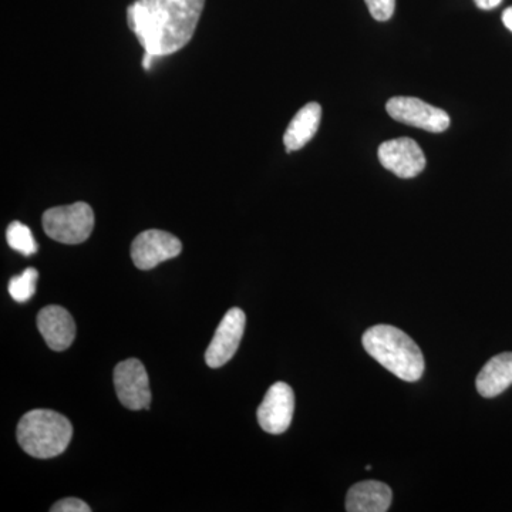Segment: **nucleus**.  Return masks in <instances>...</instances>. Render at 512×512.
<instances>
[{
    "instance_id": "obj_18",
    "label": "nucleus",
    "mask_w": 512,
    "mask_h": 512,
    "mask_svg": "<svg viewBox=\"0 0 512 512\" xmlns=\"http://www.w3.org/2000/svg\"><path fill=\"white\" fill-rule=\"evenodd\" d=\"M52 512H90L92 508L79 498H64L50 508Z\"/></svg>"
},
{
    "instance_id": "obj_4",
    "label": "nucleus",
    "mask_w": 512,
    "mask_h": 512,
    "mask_svg": "<svg viewBox=\"0 0 512 512\" xmlns=\"http://www.w3.org/2000/svg\"><path fill=\"white\" fill-rule=\"evenodd\" d=\"M47 237L66 245H77L89 239L94 228V212L86 202L47 210L42 218Z\"/></svg>"
},
{
    "instance_id": "obj_16",
    "label": "nucleus",
    "mask_w": 512,
    "mask_h": 512,
    "mask_svg": "<svg viewBox=\"0 0 512 512\" xmlns=\"http://www.w3.org/2000/svg\"><path fill=\"white\" fill-rule=\"evenodd\" d=\"M37 279H39V272L35 268H28L20 276H15L9 282V293L16 302L25 303L36 292Z\"/></svg>"
},
{
    "instance_id": "obj_3",
    "label": "nucleus",
    "mask_w": 512,
    "mask_h": 512,
    "mask_svg": "<svg viewBox=\"0 0 512 512\" xmlns=\"http://www.w3.org/2000/svg\"><path fill=\"white\" fill-rule=\"evenodd\" d=\"M16 436L25 453L46 460L66 451L73 426L69 419L52 410H32L20 419Z\"/></svg>"
},
{
    "instance_id": "obj_13",
    "label": "nucleus",
    "mask_w": 512,
    "mask_h": 512,
    "mask_svg": "<svg viewBox=\"0 0 512 512\" xmlns=\"http://www.w3.org/2000/svg\"><path fill=\"white\" fill-rule=\"evenodd\" d=\"M512 384V353L494 356L477 376L478 393L487 399L500 396Z\"/></svg>"
},
{
    "instance_id": "obj_2",
    "label": "nucleus",
    "mask_w": 512,
    "mask_h": 512,
    "mask_svg": "<svg viewBox=\"0 0 512 512\" xmlns=\"http://www.w3.org/2000/svg\"><path fill=\"white\" fill-rule=\"evenodd\" d=\"M362 343L373 359L404 382H417L423 376V353L403 330L376 325L366 330Z\"/></svg>"
},
{
    "instance_id": "obj_15",
    "label": "nucleus",
    "mask_w": 512,
    "mask_h": 512,
    "mask_svg": "<svg viewBox=\"0 0 512 512\" xmlns=\"http://www.w3.org/2000/svg\"><path fill=\"white\" fill-rule=\"evenodd\" d=\"M9 247L25 256L36 254L37 244L29 227L19 221H13L6 231Z\"/></svg>"
},
{
    "instance_id": "obj_8",
    "label": "nucleus",
    "mask_w": 512,
    "mask_h": 512,
    "mask_svg": "<svg viewBox=\"0 0 512 512\" xmlns=\"http://www.w3.org/2000/svg\"><path fill=\"white\" fill-rule=\"evenodd\" d=\"M295 412V394L292 387L284 382L269 387L264 402L259 406V426L269 434H282L289 429Z\"/></svg>"
},
{
    "instance_id": "obj_12",
    "label": "nucleus",
    "mask_w": 512,
    "mask_h": 512,
    "mask_svg": "<svg viewBox=\"0 0 512 512\" xmlns=\"http://www.w3.org/2000/svg\"><path fill=\"white\" fill-rule=\"evenodd\" d=\"M392 500L393 493L389 485L380 481H362L350 488L346 497V511L386 512Z\"/></svg>"
},
{
    "instance_id": "obj_17",
    "label": "nucleus",
    "mask_w": 512,
    "mask_h": 512,
    "mask_svg": "<svg viewBox=\"0 0 512 512\" xmlns=\"http://www.w3.org/2000/svg\"><path fill=\"white\" fill-rule=\"evenodd\" d=\"M370 15L377 22H387L392 18L394 9H396V0H365Z\"/></svg>"
},
{
    "instance_id": "obj_5",
    "label": "nucleus",
    "mask_w": 512,
    "mask_h": 512,
    "mask_svg": "<svg viewBox=\"0 0 512 512\" xmlns=\"http://www.w3.org/2000/svg\"><path fill=\"white\" fill-rule=\"evenodd\" d=\"M386 111L393 120L429 133H443L451 123L446 111L416 97H393L387 101Z\"/></svg>"
},
{
    "instance_id": "obj_9",
    "label": "nucleus",
    "mask_w": 512,
    "mask_h": 512,
    "mask_svg": "<svg viewBox=\"0 0 512 512\" xmlns=\"http://www.w3.org/2000/svg\"><path fill=\"white\" fill-rule=\"evenodd\" d=\"M245 323H247V316L241 309H229L205 352V362L211 369L224 366L237 353L239 343L244 336Z\"/></svg>"
},
{
    "instance_id": "obj_19",
    "label": "nucleus",
    "mask_w": 512,
    "mask_h": 512,
    "mask_svg": "<svg viewBox=\"0 0 512 512\" xmlns=\"http://www.w3.org/2000/svg\"><path fill=\"white\" fill-rule=\"evenodd\" d=\"M478 8L483 10H491L497 8L503 0H474Z\"/></svg>"
},
{
    "instance_id": "obj_21",
    "label": "nucleus",
    "mask_w": 512,
    "mask_h": 512,
    "mask_svg": "<svg viewBox=\"0 0 512 512\" xmlns=\"http://www.w3.org/2000/svg\"><path fill=\"white\" fill-rule=\"evenodd\" d=\"M158 59V57L150 55V53H144L143 57V67L146 70H150L151 66L154 64V60Z\"/></svg>"
},
{
    "instance_id": "obj_20",
    "label": "nucleus",
    "mask_w": 512,
    "mask_h": 512,
    "mask_svg": "<svg viewBox=\"0 0 512 512\" xmlns=\"http://www.w3.org/2000/svg\"><path fill=\"white\" fill-rule=\"evenodd\" d=\"M503 22H504L505 28H507L508 30H510V32H512V6H511V8L504 10Z\"/></svg>"
},
{
    "instance_id": "obj_10",
    "label": "nucleus",
    "mask_w": 512,
    "mask_h": 512,
    "mask_svg": "<svg viewBox=\"0 0 512 512\" xmlns=\"http://www.w3.org/2000/svg\"><path fill=\"white\" fill-rule=\"evenodd\" d=\"M377 154L380 164L400 178L417 177L426 168L423 150L412 138L400 137L384 141Z\"/></svg>"
},
{
    "instance_id": "obj_1",
    "label": "nucleus",
    "mask_w": 512,
    "mask_h": 512,
    "mask_svg": "<svg viewBox=\"0 0 512 512\" xmlns=\"http://www.w3.org/2000/svg\"><path fill=\"white\" fill-rule=\"evenodd\" d=\"M205 0H136L127 9L128 28L144 52L170 56L191 42Z\"/></svg>"
},
{
    "instance_id": "obj_7",
    "label": "nucleus",
    "mask_w": 512,
    "mask_h": 512,
    "mask_svg": "<svg viewBox=\"0 0 512 512\" xmlns=\"http://www.w3.org/2000/svg\"><path fill=\"white\" fill-rule=\"evenodd\" d=\"M114 386L121 404L130 410H150L151 390L146 367L127 359L114 369Z\"/></svg>"
},
{
    "instance_id": "obj_14",
    "label": "nucleus",
    "mask_w": 512,
    "mask_h": 512,
    "mask_svg": "<svg viewBox=\"0 0 512 512\" xmlns=\"http://www.w3.org/2000/svg\"><path fill=\"white\" fill-rule=\"evenodd\" d=\"M322 119V107L318 103H308L293 117L291 124L286 128L284 144L286 151L301 150L318 133Z\"/></svg>"
},
{
    "instance_id": "obj_11",
    "label": "nucleus",
    "mask_w": 512,
    "mask_h": 512,
    "mask_svg": "<svg viewBox=\"0 0 512 512\" xmlns=\"http://www.w3.org/2000/svg\"><path fill=\"white\" fill-rule=\"evenodd\" d=\"M37 329L50 349L63 352L76 338V323L69 311L62 306L50 305L37 315Z\"/></svg>"
},
{
    "instance_id": "obj_6",
    "label": "nucleus",
    "mask_w": 512,
    "mask_h": 512,
    "mask_svg": "<svg viewBox=\"0 0 512 512\" xmlns=\"http://www.w3.org/2000/svg\"><path fill=\"white\" fill-rule=\"evenodd\" d=\"M183 251L180 239L170 232L148 229L141 232L131 244V259L141 271H150L161 262L177 258Z\"/></svg>"
}]
</instances>
